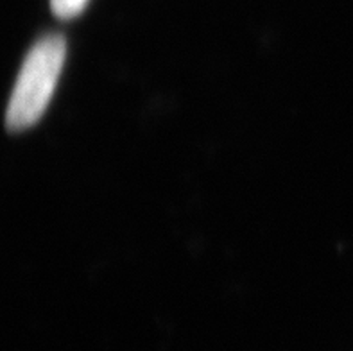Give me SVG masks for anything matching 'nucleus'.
I'll return each mask as SVG.
<instances>
[{"label": "nucleus", "mask_w": 353, "mask_h": 351, "mask_svg": "<svg viewBox=\"0 0 353 351\" xmlns=\"http://www.w3.org/2000/svg\"><path fill=\"white\" fill-rule=\"evenodd\" d=\"M88 4V0H50L54 14L58 18H74L83 11Z\"/></svg>", "instance_id": "f03ea898"}, {"label": "nucleus", "mask_w": 353, "mask_h": 351, "mask_svg": "<svg viewBox=\"0 0 353 351\" xmlns=\"http://www.w3.org/2000/svg\"><path fill=\"white\" fill-rule=\"evenodd\" d=\"M65 56L67 45L59 34H47L32 45L6 112V126L11 131H23L40 120L58 85Z\"/></svg>", "instance_id": "f257e3e1"}]
</instances>
